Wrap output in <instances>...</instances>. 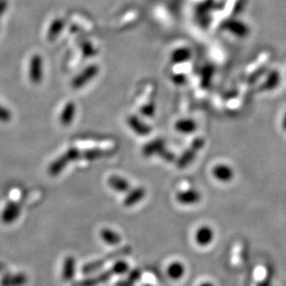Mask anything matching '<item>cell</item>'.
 Wrapping results in <instances>:
<instances>
[{"mask_svg": "<svg viewBox=\"0 0 286 286\" xmlns=\"http://www.w3.org/2000/svg\"><path fill=\"white\" fill-rule=\"evenodd\" d=\"M81 158V152L77 148H71L68 149L59 158L55 159L49 167V173L51 176H57L69 164L70 161H74Z\"/></svg>", "mask_w": 286, "mask_h": 286, "instance_id": "1", "label": "cell"}, {"mask_svg": "<svg viewBox=\"0 0 286 286\" xmlns=\"http://www.w3.org/2000/svg\"><path fill=\"white\" fill-rule=\"evenodd\" d=\"M205 140L203 138H197L192 144L191 148L187 149L178 159L177 166L180 168L188 166L197 156V153L204 147Z\"/></svg>", "mask_w": 286, "mask_h": 286, "instance_id": "2", "label": "cell"}, {"mask_svg": "<svg viewBox=\"0 0 286 286\" xmlns=\"http://www.w3.org/2000/svg\"><path fill=\"white\" fill-rule=\"evenodd\" d=\"M99 67L98 65H90L73 79L71 83L72 87L75 89L83 87L94 77H96L99 74Z\"/></svg>", "mask_w": 286, "mask_h": 286, "instance_id": "3", "label": "cell"}, {"mask_svg": "<svg viewBox=\"0 0 286 286\" xmlns=\"http://www.w3.org/2000/svg\"><path fill=\"white\" fill-rule=\"evenodd\" d=\"M30 80L33 84H38L43 78V60L40 55H34L30 61Z\"/></svg>", "mask_w": 286, "mask_h": 286, "instance_id": "4", "label": "cell"}, {"mask_svg": "<svg viewBox=\"0 0 286 286\" xmlns=\"http://www.w3.org/2000/svg\"><path fill=\"white\" fill-rule=\"evenodd\" d=\"M202 195L197 189H189L185 191H181L176 195L178 203L182 205H194L201 201Z\"/></svg>", "mask_w": 286, "mask_h": 286, "instance_id": "5", "label": "cell"}, {"mask_svg": "<svg viewBox=\"0 0 286 286\" xmlns=\"http://www.w3.org/2000/svg\"><path fill=\"white\" fill-rule=\"evenodd\" d=\"M20 207L18 203L14 201L9 202L2 211L1 214V220L5 224H10L13 223L19 216H20Z\"/></svg>", "mask_w": 286, "mask_h": 286, "instance_id": "6", "label": "cell"}, {"mask_svg": "<svg viewBox=\"0 0 286 286\" xmlns=\"http://www.w3.org/2000/svg\"><path fill=\"white\" fill-rule=\"evenodd\" d=\"M214 239V231L208 225H202L195 234L196 243L199 247H207Z\"/></svg>", "mask_w": 286, "mask_h": 286, "instance_id": "7", "label": "cell"}, {"mask_svg": "<svg viewBox=\"0 0 286 286\" xmlns=\"http://www.w3.org/2000/svg\"><path fill=\"white\" fill-rule=\"evenodd\" d=\"M212 175L218 181L222 183L231 182L235 177V171L231 166L224 163L217 164L212 168Z\"/></svg>", "mask_w": 286, "mask_h": 286, "instance_id": "8", "label": "cell"}, {"mask_svg": "<svg viewBox=\"0 0 286 286\" xmlns=\"http://www.w3.org/2000/svg\"><path fill=\"white\" fill-rule=\"evenodd\" d=\"M127 122H128L130 128L132 129L135 134H137L139 135L145 136V135H148L151 133V128L148 126V124L143 122L135 115L129 116L128 118H127Z\"/></svg>", "mask_w": 286, "mask_h": 286, "instance_id": "9", "label": "cell"}, {"mask_svg": "<svg viewBox=\"0 0 286 286\" xmlns=\"http://www.w3.org/2000/svg\"><path fill=\"white\" fill-rule=\"evenodd\" d=\"M146 197V190L145 188L136 187L130 191L126 198L123 200V205L125 207H133L135 204L139 203Z\"/></svg>", "mask_w": 286, "mask_h": 286, "instance_id": "10", "label": "cell"}, {"mask_svg": "<svg viewBox=\"0 0 286 286\" xmlns=\"http://www.w3.org/2000/svg\"><path fill=\"white\" fill-rule=\"evenodd\" d=\"M76 271V261L73 257H67L63 262L62 268V278L65 282L71 281Z\"/></svg>", "mask_w": 286, "mask_h": 286, "instance_id": "11", "label": "cell"}, {"mask_svg": "<svg viewBox=\"0 0 286 286\" xmlns=\"http://www.w3.org/2000/svg\"><path fill=\"white\" fill-rule=\"evenodd\" d=\"M76 112V106L73 102H68L60 114V122L63 126H68L73 120Z\"/></svg>", "mask_w": 286, "mask_h": 286, "instance_id": "12", "label": "cell"}, {"mask_svg": "<svg viewBox=\"0 0 286 286\" xmlns=\"http://www.w3.org/2000/svg\"><path fill=\"white\" fill-rule=\"evenodd\" d=\"M109 186L118 193H125L130 189V184L124 178L117 175H112L108 179Z\"/></svg>", "mask_w": 286, "mask_h": 286, "instance_id": "13", "label": "cell"}, {"mask_svg": "<svg viewBox=\"0 0 286 286\" xmlns=\"http://www.w3.org/2000/svg\"><path fill=\"white\" fill-rule=\"evenodd\" d=\"M27 283V277L23 273H18L14 275H6L3 277L0 286H22Z\"/></svg>", "mask_w": 286, "mask_h": 286, "instance_id": "14", "label": "cell"}, {"mask_svg": "<svg viewBox=\"0 0 286 286\" xmlns=\"http://www.w3.org/2000/svg\"><path fill=\"white\" fill-rule=\"evenodd\" d=\"M164 149V142L161 139L151 141L143 148V154L145 157H151L158 155Z\"/></svg>", "mask_w": 286, "mask_h": 286, "instance_id": "15", "label": "cell"}, {"mask_svg": "<svg viewBox=\"0 0 286 286\" xmlns=\"http://www.w3.org/2000/svg\"><path fill=\"white\" fill-rule=\"evenodd\" d=\"M185 268L180 261H173L167 268L168 276L174 281L180 280L185 275Z\"/></svg>", "mask_w": 286, "mask_h": 286, "instance_id": "16", "label": "cell"}, {"mask_svg": "<svg viewBox=\"0 0 286 286\" xmlns=\"http://www.w3.org/2000/svg\"><path fill=\"white\" fill-rule=\"evenodd\" d=\"M100 237L109 246H118L121 241V237L118 234L107 228L100 231Z\"/></svg>", "mask_w": 286, "mask_h": 286, "instance_id": "17", "label": "cell"}, {"mask_svg": "<svg viewBox=\"0 0 286 286\" xmlns=\"http://www.w3.org/2000/svg\"><path fill=\"white\" fill-rule=\"evenodd\" d=\"M65 21L62 19H56L51 24L50 29L48 31V39L49 41H54L57 39L59 34L62 32L64 28Z\"/></svg>", "mask_w": 286, "mask_h": 286, "instance_id": "18", "label": "cell"}, {"mask_svg": "<svg viewBox=\"0 0 286 286\" xmlns=\"http://www.w3.org/2000/svg\"><path fill=\"white\" fill-rule=\"evenodd\" d=\"M113 273L111 270H108V271H105L101 274H99V276L94 277V278H90V279H86L84 281H83L81 283V286H95L97 285H99L101 283H105L109 280V278L111 277Z\"/></svg>", "mask_w": 286, "mask_h": 286, "instance_id": "19", "label": "cell"}, {"mask_svg": "<svg viewBox=\"0 0 286 286\" xmlns=\"http://www.w3.org/2000/svg\"><path fill=\"white\" fill-rule=\"evenodd\" d=\"M175 128L180 133L191 134L196 130L197 125L191 119H181V120H178L175 123Z\"/></svg>", "mask_w": 286, "mask_h": 286, "instance_id": "20", "label": "cell"}, {"mask_svg": "<svg viewBox=\"0 0 286 286\" xmlns=\"http://www.w3.org/2000/svg\"><path fill=\"white\" fill-rule=\"evenodd\" d=\"M109 155V152L101 149H89L86 151L81 152V158H85L88 160H94V159H99V158H104L106 156Z\"/></svg>", "mask_w": 286, "mask_h": 286, "instance_id": "21", "label": "cell"}, {"mask_svg": "<svg viewBox=\"0 0 286 286\" xmlns=\"http://www.w3.org/2000/svg\"><path fill=\"white\" fill-rule=\"evenodd\" d=\"M129 269V265L127 262L123 261V260H118L117 261L112 268H111V271L113 274H118V275H121V274H125Z\"/></svg>", "mask_w": 286, "mask_h": 286, "instance_id": "22", "label": "cell"}, {"mask_svg": "<svg viewBox=\"0 0 286 286\" xmlns=\"http://www.w3.org/2000/svg\"><path fill=\"white\" fill-rule=\"evenodd\" d=\"M103 264H104V260L103 259L88 263V264H86V265L83 267V272L84 274H88V273H92L94 271H97V270H99L101 267L103 266Z\"/></svg>", "mask_w": 286, "mask_h": 286, "instance_id": "23", "label": "cell"}, {"mask_svg": "<svg viewBox=\"0 0 286 286\" xmlns=\"http://www.w3.org/2000/svg\"><path fill=\"white\" fill-rule=\"evenodd\" d=\"M12 118L11 112L5 107L0 105V121L1 122H10Z\"/></svg>", "mask_w": 286, "mask_h": 286, "instance_id": "24", "label": "cell"}, {"mask_svg": "<svg viewBox=\"0 0 286 286\" xmlns=\"http://www.w3.org/2000/svg\"><path fill=\"white\" fill-rule=\"evenodd\" d=\"M82 48H83L84 54L85 56H87V57L93 56V55L95 54V50L93 49V47H92L89 43H84V44L83 45Z\"/></svg>", "mask_w": 286, "mask_h": 286, "instance_id": "25", "label": "cell"}, {"mask_svg": "<svg viewBox=\"0 0 286 286\" xmlns=\"http://www.w3.org/2000/svg\"><path fill=\"white\" fill-rule=\"evenodd\" d=\"M161 158H164L165 160H167V161H172L173 160V158H174V156H173V154L172 153H170V152H168L167 151L165 148L158 154Z\"/></svg>", "mask_w": 286, "mask_h": 286, "instance_id": "26", "label": "cell"}, {"mask_svg": "<svg viewBox=\"0 0 286 286\" xmlns=\"http://www.w3.org/2000/svg\"><path fill=\"white\" fill-rule=\"evenodd\" d=\"M154 110H155V108L153 105H147L141 109L142 113L146 116H152L154 114Z\"/></svg>", "mask_w": 286, "mask_h": 286, "instance_id": "27", "label": "cell"}, {"mask_svg": "<svg viewBox=\"0 0 286 286\" xmlns=\"http://www.w3.org/2000/svg\"><path fill=\"white\" fill-rule=\"evenodd\" d=\"M8 5L9 3L7 0H0V19L2 18L6 10H8Z\"/></svg>", "mask_w": 286, "mask_h": 286, "instance_id": "28", "label": "cell"}, {"mask_svg": "<svg viewBox=\"0 0 286 286\" xmlns=\"http://www.w3.org/2000/svg\"><path fill=\"white\" fill-rule=\"evenodd\" d=\"M198 286H215L212 283H210V282H203V283H201L200 285Z\"/></svg>", "mask_w": 286, "mask_h": 286, "instance_id": "29", "label": "cell"}, {"mask_svg": "<svg viewBox=\"0 0 286 286\" xmlns=\"http://www.w3.org/2000/svg\"><path fill=\"white\" fill-rule=\"evenodd\" d=\"M257 286H272L269 282H267V281H264V282H261V283H259Z\"/></svg>", "mask_w": 286, "mask_h": 286, "instance_id": "30", "label": "cell"}]
</instances>
